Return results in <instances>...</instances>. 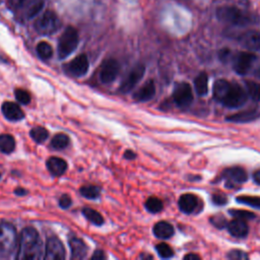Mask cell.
<instances>
[{
	"mask_svg": "<svg viewBox=\"0 0 260 260\" xmlns=\"http://www.w3.org/2000/svg\"><path fill=\"white\" fill-rule=\"evenodd\" d=\"M17 259L38 260L45 258V250L38 232L30 226L24 228L19 237Z\"/></svg>",
	"mask_w": 260,
	"mask_h": 260,
	"instance_id": "obj_1",
	"label": "cell"
},
{
	"mask_svg": "<svg viewBox=\"0 0 260 260\" xmlns=\"http://www.w3.org/2000/svg\"><path fill=\"white\" fill-rule=\"evenodd\" d=\"M216 17L225 23L236 26H246L258 22V17L235 6L223 5L216 9Z\"/></svg>",
	"mask_w": 260,
	"mask_h": 260,
	"instance_id": "obj_2",
	"label": "cell"
},
{
	"mask_svg": "<svg viewBox=\"0 0 260 260\" xmlns=\"http://www.w3.org/2000/svg\"><path fill=\"white\" fill-rule=\"evenodd\" d=\"M8 8L17 19L23 21L35 17L43 8V0H7Z\"/></svg>",
	"mask_w": 260,
	"mask_h": 260,
	"instance_id": "obj_3",
	"label": "cell"
},
{
	"mask_svg": "<svg viewBox=\"0 0 260 260\" xmlns=\"http://www.w3.org/2000/svg\"><path fill=\"white\" fill-rule=\"evenodd\" d=\"M61 24L58 15L52 10H47L37 18L35 21V28L40 35L50 36L58 31Z\"/></svg>",
	"mask_w": 260,
	"mask_h": 260,
	"instance_id": "obj_4",
	"label": "cell"
},
{
	"mask_svg": "<svg viewBox=\"0 0 260 260\" xmlns=\"http://www.w3.org/2000/svg\"><path fill=\"white\" fill-rule=\"evenodd\" d=\"M79 42V37L77 30L73 26H68L65 28L61 35L58 43V56L60 59L68 57L74 52Z\"/></svg>",
	"mask_w": 260,
	"mask_h": 260,
	"instance_id": "obj_5",
	"label": "cell"
},
{
	"mask_svg": "<svg viewBox=\"0 0 260 260\" xmlns=\"http://www.w3.org/2000/svg\"><path fill=\"white\" fill-rule=\"evenodd\" d=\"M17 245V233L10 223L3 221L0 223V253L8 255Z\"/></svg>",
	"mask_w": 260,
	"mask_h": 260,
	"instance_id": "obj_6",
	"label": "cell"
},
{
	"mask_svg": "<svg viewBox=\"0 0 260 260\" xmlns=\"http://www.w3.org/2000/svg\"><path fill=\"white\" fill-rule=\"evenodd\" d=\"M247 92L238 83H231L229 90L223 96L220 104L230 109H235L243 106L247 101Z\"/></svg>",
	"mask_w": 260,
	"mask_h": 260,
	"instance_id": "obj_7",
	"label": "cell"
},
{
	"mask_svg": "<svg viewBox=\"0 0 260 260\" xmlns=\"http://www.w3.org/2000/svg\"><path fill=\"white\" fill-rule=\"evenodd\" d=\"M257 57L251 52H239L233 57V68L240 74L245 75L252 68Z\"/></svg>",
	"mask_w": 260,
	"mask_h": 260,
	"instance_id": "obj_8",
	"label": "cell"
},
{
	"mask_svg": "<svg viewBox=\"0 0 260 260\" xmlns=\"http://www.w3.org/2000/svg\"><path fill=\"white\" fill-rule=\"evenodd\" d=\"M173 100L175 104L180 108H187L193 101V91L187 82L178 83L173 92Z\"/></svg>",
	"mask_w": 260,
	"mask_h": 260,
	"instance_id": "obj_9",
	"label": "cell"
},
{
	"mask_svg": "<svg viewBox=\"0 0 260 260\" xmlns=\"http://www.w3.org/2000/svg\"><path fill=\"white\" fill-rule=\"evenodd\" d=\"M145 72V67L142 64L136 65L134 68L131 69L129 74L126 76V78L122 81L119 90L122 93H127L131 91L135 85L139 82V80L143 77Z\"/></svg>",
	"mask_w": 260,
	"mask_h": 260,
	"instance_id": "obj_10",
	"label": "cell"
},
{
	"mask_svg": "<svg viewBox=\"0 0 260 260\" xmlns=\"http://www.w3.org/2000/svg\"><path fill=\"white\" fill-rule=\"evenodd\" d=\"M45 258L48 260H62L65 258L64 246L58 238L51 237L47 240Z\"/></svg>",
	"mask_w": 260,
	"mask_h": 260,
	"instance_id": "obj_11",
	"label": "cell"
},
{
	"mask_svg": "<svg viewBox=\"0 0 260 260\" xmlns=\"http://www.w3.org/2000/svg\"><path fill=\"white\" fill-rule=\"evenodd\" d=\"M88 59L85 54H80L76 58H74L71 62L66 64L65 70L68 74L75 76V77H80L83 76L87 70H88Z\"/></svg>",
	"mask_w": 260,
	"mask_h": 260,
	"instance_id": "obj_12",
	"label": "cell"
},
{
	"mask_svg": "<svg viewBox=\"0 0 260 260\" xmlns=\"http://www.w3.org/2000/svg\"><path fill=\"white\" fill-rule=\"evenodd\" d=\"M119 72V64L115 59H107L102 63L100 70V79L103 83L114 81Z\"/></svg>",
	"mask_w": 260,
	"mask_h": 260,
	"instance_id": "obj_13",
	"label": "cell"
},
{
	"mask_svg": "<svg viewBox=\"0 0 260 260\" xmlns=\"http://www.w3.org/2000/svg\"><path fill=\"white\" fill-rule=\"evenodd\" d=\"M239 43L249 51H260V32L257 30H248L238 38Z\"/></svg>",
	"mask_w": 260,
	"mask_h": 260,
	"instance_id": "obj_14",
	"label": "cell"
},
{
	"mask_svg": "<svg viewBox=\"0 0 260 260\" xmlns=\"http://www.w3.org/2000/svg\"><path fill=\"white\" fill-rule=\"evenodd\" d=\"M1 111H2L3 116L7 120L12 121V122L20 121L24 118V114H23L22 110L20 109V107L12 102L3 103L2 107H1Z\"/></svg>",
	"mask_w": 260,
	"mask_h": 260,
	"instance_id": "obj_15",
	"label": "cell"
},
{
	"mask_svg": "<svg viewBox=\"0 0 260 260\" xmlns=\"http://www.w3.org/2000/svg\"><path fill=\"white\" fill-rule=\"evenodd\" d=\"M222 177L229 181V185L231 183L242 184L248 179L246 171L240 167H233L224 170Z\"/></svg>",
	"mask_w": 260,
	"mask_h": 260,
	"instance_id": "obj_16",
	"label": "cell"
},
{
	"mask_svg": "<svg viewBox=\"0 0 260 260\" xmlns=\"http://www.w3.org/2000/svg\"><path fill=\"white\" fill-rule=\"evenodd\" d=\"M155 94V85L153 80H147L139 89H137L134 94L133 99L137 102H147L153 98Z\"/></svg>",
	"mask_w": 260,
	"mask_h": 260,
	"instance_id": "obj_17",
	"label": "cell"
},
{
	"mask_svg": "<svg viewBox=\"0 0 260 260\" xmlns=\"http://www.w3.org/2000/svg\"><path fill=\"white\" fill-rule=\"evenodd\" d=\"M226 228L229 233L237 238H243L248 234V224L245 219L235 217V219L228 222Z\"/></svg>",
	"mask_w": 260,
	"mask_h": 260,
	"instance_id": "obj_18",
	"label": "cell"
},
{
	"mask_svg": "<svg viewBox=\"0 0 260 260\" xmlns=\"http://www.w3.org/2000/svg\"><path fill=\"white\" fill-rule=\"evenodd\" d=\"M71 250V259H83L87 254L86 244L78 238H71L69 240Z\"/></svg>",
	"mask_w": 260,
	"mask_h": 260,
	"instance_id": "obj_19",
	"label": "cell"
},
{
	"mask_svg": "<svg viewBox=\"0 0 260 260\" xmlns=\"http://www.w3.org/2000/svg\"><path fill=\"white\" fill-rule=\"evenodd\" d=\"M260 117V111L258 110H247L243 112H239L237 114H233L226 117V120L235 123H248L252 122Z\"/></svg>",
	"mask_w": 260,
	"mask_h": 260,
	"instance_id": "obj_20",
	"label": "cell"
},
{
	"mask_svg": "<svg viewBox=\"0 0 260 260\" xmlns=\"http://www.w3.org/2000/svg\"><path fill=\"white\" fill-rule=\"evenodd\" d=\"M47 168L53 176L59 177L67 170V162L61 157L52 156L47 160Z\"/></svg>",
	"mask_w": 260,
	"mask_h": 260,
	"instance_id": "obj_21",
	"label": "cell"
},
{
	"mask_svg": "<svg viewBox=\"0 0 260 260\" xmlns=\"http://www.w3.org/2000/svg\"><path fill=\"white\" fill-rule=\"evenodd\" d=\"M179 204V208L181 209V211H183L184 213H191L193 212L198 204V200L197 197L191 193H187V194H183L178 201Z\"/></svg>",
	"mask_w": 260,
	"mask_h": 260,
	"instance_id": "obj_22",
	"label": "cell"
},
{
	"mask_svg": "<svg viewBox=\"0 0 260 260\" xmlns=\"http://www.w3.org/2000/svg\"><path fill=\"white\" fill-rule=\"evenodd\" d=\"M153 234L158 239H169L174 235V228L167 221H158L153 226Z\"/></svg>",
	"mask_w": 260,
	"mask_h": 260,
	"instance_id": "obj_23",
	"label": "cell"
},
{
	"mask_svg": "<svg viewBox=\"0 0 260 260\" xmlns=\"http://www.w3.org/2000/svg\"><path fill=\"white\" fill-rule=\"evenodd\" d=\"M230 81L225 80V79H218L214 82L213 84V88H212V93H213V98L217 101V102H221L223 96L225 95L226 91L229 90L230 86H231Z\"/></svg>",
	"mask_w": 260,
	"mask_h": 260,
	"instance_id": "obj_24",
	"label": "cell"
},
{
	"mask_svg": "<svg viewBox=\"0 0 260 260\" xmlns=\"http://www.w3.org/2000/svg\"><path fill=\"white\" fill-rule=\"evenodd\" d=\"M194 86L195 91L199 95H205L208 91V76L206 73L201 72L195 79H194Z\"/></svg>",
	"mask_w": 260,
	"mask_h": 260,
	"instance_id": "obj_25",
	"label": "cell"
},
{
	"mask_svg": "<svg viewBox=\"0 0 260 260\" xmlns=\"http://www.w3.org/2000/svg\"><path fill=\"white\" fill-rule=\"evenodd\" d=\"M15 147V140L10 134L0 135V151L3 153H11Z\"/></svg>",
	"mask_w": 260,
	"mask_h": 260,
	"instance_id": "obj_26",
	"label": "cell"
},
{
	"mask_svg": "<svg viewBox=\"0 0 260 260\" xmlns=\"http://www.w3.org/2000/svg\"><path fill=\"white\" fill-rule=\"evenodd\" d=\"M82 214L93 224L95 225H102L104 223V218L103 216L94 209L84 207L82 208Z\"/></svg>",
	"mask_w": 260,
	"mask_h": 260,
	"instance_id": "obj_27",
	"label": "cell"
},
{
	"mask_svg": "<svg viewBox=\"0 0 260 260\" xmlns=\"http://www.w3.org/2000/svg\"><path fill=\"white\" fill-rule=\"evenodd\" d=\"M246 89L247 94L252 99L254 102L260 101V83L255 81H246Z\"/></svg>",
	"mask_w": 260,
	"mask_h": 260,
	"instance_id": "obj_28",
	"label": "cell"
},
{
	"mask_svg": "<svg viewBox=\"0 0 260 260\" xmlns=\"http://www.w3.org/2000/svg\"><path fill=\"white\" fill-rule=\"evenodd\" d=\"M29 135L37 143H42L49 137V132L46 128L41 127V126H37V127H34L30 130Z\"/></svg>",
	"mask_w": 260,
	"mask_h": 260,
	"instance_id": "obj_29",
	"label": "cell"
},
{
	"mask_svg": "<svg viewBox=\"0 0 260 260\" xmlns=\"http://www.w3.org/2000/svg\"><path fill=\"white\" fill-rule=\"evenodd\" d=\"M37 54L43 60H48L53 55V49L47 42H40L37 45Z\"/></svg>",
	"mask_w": 260,
	"mask_h": 260,
	"instance_id": "obj_30",
	"label": "cell"
},
{
	"mask_svg": "<svg viewBox=\"0 0 260 260\" xmlns=\"http://www.w3.org/2000/svg\"><path fill=\"white\" fill-rule=\"evenodd\" d=\"M69 144V137L64 133H58L54 135L51 140V145L55 149H63Z\"/></svg>",
	"mask_w": 260,
	"mask_h": 260,
	"instance_id": "obj_31",
	"label": "cell"
},
{
	"mask_svg": "<svg viewBox=\"0 0 260 260\" xmlns=\"http://www.w3.org/2000/svg\"><path fill=\"white\" fill-rule=\"evenodd\" d=\"M79 192L83 197H85L87 199H94V198H98L100 196L101 189L98 186L86 185V186H82L80 188Z\"/></svg>",
	"mask_w": 260,
	"mask_h": 260,
	"instance_id": "obj_32",
	"label": "cell"
},
{
	"mask_svg": "<svg viewBox=\"0 0 260 260\" xmlns=\"http://www.w3.org/2000/svg\"><path fill=\"white\" fill-rule=\"evenodd\" d=\"M164 205L160 199L156 198V197H149L146 201H145V208L151 212V213H156L159 212L162 209Z\"/></svg>",
	"mask_w": 260,
	"mask_h": 260,
	"instance_id": "obj_33",
	"label": "cell"
},
{
	"mask_svg": "<svg viewBox=\"0 0 260 260\" xmlns=\"http://www.w3.org/2000/svg\"><path fill=\"white\" fill-rule=\"evenodd\" d=\"M237 201L242 204H246L255 208L260 209V197L258 196H248V195H243L237 197Z\"/></svg>",
	"mask_w": 260,
	"mask_h": 260,
	"instance_id": "obj_34",
	"label": "cell"
},
{
	"mask_svg": "<svg viewBox=\"0 0 260 260\" xmlns=\"http://www.w3.org/2000/svg\"><path fill=\"white\" fill-rule=\"evenodd\" d=\"M155 250L157 252V254L161 257V258H171L174 255L173 249L166 243H160L157 244L155 246Z\"/></svg>",
	"mask_w": 260,
	"mask_h": 260,
	"instance_id": "obj_35",
	"label": "cell"
},
{
	"mask_svg": "<svg viewBox=\"0 0 260 260\" xmlns=\"http://www.w3.org/2000/svg\"><path fill=\"white\" fill-rule=\"evenodd\" d=\"M230 214L236 218H241V219H252L256 215L255 213L248 211V210H242V209H230Z\"/></svg>",
	"mask_w": 260,
	"mask_h": 260,
	"instance_id": "obj_36",
	"label": "cell"
},
{
	"mask_svg": "<svg viewBox=\"0 0 260 260\" xmlns=\"http://www.w3.org/2000/svg\"><path fill=\"white\" fill-rule=\"evenodd\" d=\"M14 94H15V99H16L17 102H19L20 104H22V105H27V104H29V102H30V95H29V93H28L26 90H24V89H22V88H17V89H15Z\"/></svg>",
	"mask_w": 260,
	"mask_h": 260,
	"instance_id": "obj_37",
	"label": "cell"
},
{
	"mask_svg": "<svg viewBox=\"0 0 260 260\" xmlns=\"http://www.w3.org/2000/svg\"><path fill=\"white\" fill-rule=\"evenodd\" d=\"M210 222L216 226L217 229H223L228 225V221L225 219L224 216H222L221 214H217V215H214L210 218Z\"/></svg>",
	"mask_w": 260,
	"mask_h": 260,
	"instance_id": "obj_38",
	"label": "cell"
},
{
	"mask_svg": "<svg viewBox=\"0 0 260 260\" xmlns=\"http://www.w3.org/2000/svg\"><path fill=\"white\" fill-rule=\"evenodd\" d=\"M228 258L230 259H248V255L241 250H232L229 254H228Z\"/></svg>",
	"mask_w": 260,
	"mask_h": 260,
	"instance_id": "obj_39",
	"label": "cell"
},
{
	"mask_svg": "<svg viewBox=\"0 0 260 260\" xmlns=\"http://www.w3.org/2000/svg\"><path fill=\"white\" fill-rule=\"evenodd\" d=\"M71 202H72V201H71V198H70L67 194L62 195L61 198L59 199V205H60V207H62V208H64V209L70 207Z\"/></svg>",
	"mask_w": 260,
	"mask_h": 260,
	"instance_id": "obj_40",
	"label": "cell"
},
{
	"mask_svg": "<svg viewBox=\"0 0 260 260\" xmlns=\"http://www.w3.org/2000/svg\"><path fill=\"white\" fill-rule=\"evenodd\" d=\"M212 201L216 205H224L226 203V197L222 194H214L212 196Z\"/></svg>",
	"mask_w": 260,
	"mask_h": 260,
	"instance_id": "obj_41",
	"label": "cell"
},
{
	"mask_svg": "<svg viewBox=\"0 0 260 260\" xmlns=\"http://www.w3.org/2000/svg\"><path fill=\"white\" fill-rule=\"evenodd\" d=\"M219 58L223 61V62H226L230 60L231 58V51L229 49H223L219 52Z\"/></svg>",
	"mask_w": 260,
	"mask_h": 260,
	"instance_id": "obj_42",
	"label": "cell"
},
{
	"mask_svg": "<svg viewBox=\"0 0 260 260\" xmlns=\"http://www.w3.org/2000/svg\"><path fill=\"white\" fill-rule=\"evenodd\" d=\"M105 258H106V255L101 250H96L94 254L91 256V259H105Z\"/></svg>",
	"mask_w": 260,
	"mask_h": 260,
	"instance_id": "obj_43",
	"label": "cell"
},
{
	"mask_svg": "<svg viewBox=\"0 0 260 260\" xmlns=\"http://www.w3.org/2000/svg\"><path fill=\"white\" fill-rule=\"evenodd\" d=\"M135 156H136L135 152H133V151L130 150V149H128V150H126V151L124 152V157L127 158V159H133V158H135Z\"/></svg>",
	"mask_w": 260,
	"mask_h": 260,
	"instance_id": "obj_44",
	"label": "cell"
},
{
	"mask_svg": "<svg viewBox=\"0 0 260 260\" xmlns=\"http://www.w3.org/2000/svg\"><path fill=\"white\" fill-rule=\"evenodd\" d=\"M14 193H15L17 196H24V195H26L27 191H26L25 189H23L22 187H18V188H16V189L14 190Z\"/></svg>",
	"mask_w": 260,
	"mask_h": 260,
	"instance_id": "obj_45",
	"label": "cell"
},
{
	"mask_svg": "<svg viewBox=\"0 0 260 260\" xmlns=\"http://www.w3.org/2000/svg\"><path fill=\"white\" fill-rule=\"evenodd\" d=\"M253 180L256 184L260 185V170H257L253 173Z\"/></svg>",
	"mask_w": 260,
	"mask_h": 260,
	"instance_id": "obj_46",
	"label": "cell"
},
{
	"mask_svg": "<svg viewBox=\"0 0 260 260\" xmlns=\"http://www.w3.org/2000/svg\"><path fill=\"white\" fill-rule=\"evenodd\" d=\"M184 259H186V260H199L200 257L197 256V255H195V254H193V253H190V254L185 255V256H184Z\"/></svg>",
	"mask_w": 260,
	"mask_h": 260,
	"instance_id": "obj_47",
	"label": "cell"
},
{
	"mask_svg": "<svg viewBox=\"0 0 260 260\" xmlns=\"http://www.w3.org/2000/svg\"><path fill=\"white\" fill-rule=\"evenodd\" d=\"M255 75H256L258 78H260V68L257 69V71L255 72Z\"/></svg>",
	"mask_w": 260,
	"mask_h": 260,
	"instance_id": "obj_48",
	"label": "cell"
},
{
	"mask_svg": "<svg viewBox=\"0 0 260 260\" xmlns=\"http://www.w3.org/2000/svg\"><path fill=\"white\" fill-rule=\"evenodd\" d=\"M0 178H1V174H0Z\"/></svg>",
	"mask_w": 260,
	"mask_h": 260,
	"instance_id": "obj_49",
	"label": "cell"
}]
</instances>
